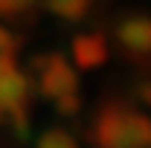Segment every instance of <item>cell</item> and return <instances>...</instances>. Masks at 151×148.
Instances as JSON below:
<instances>
[{
  "mask_svg": "<svg viewBox=\"0 0 151 148\" xmlns=\"http://www.w3.org/2000/svg\"><path fill=\"white\" fill-rule=\"evenodd\" d=\"M50 6L55 9V12H61V15H78L84 6H87V0H50Z\"/></svg>",
  "mask_w": 151,
  "mask_h": 148,
  "instance_id": "cell-1",
  "label": "cell"
},
{
  "mask_svg": "<svg viewBox=\"0 0 151 148\" xmlns=\"http://www.w3.org/2000/svg\"><path fill=\"white\" fill-rule=\"evenodd\" d=\"M29 0H0V12H20Z\"/></svg>",
  "mask_w": 151,
  "mask_h": 148,
  "instance_id": "cell-2",
  "label": "cell"
}]
</instances>
